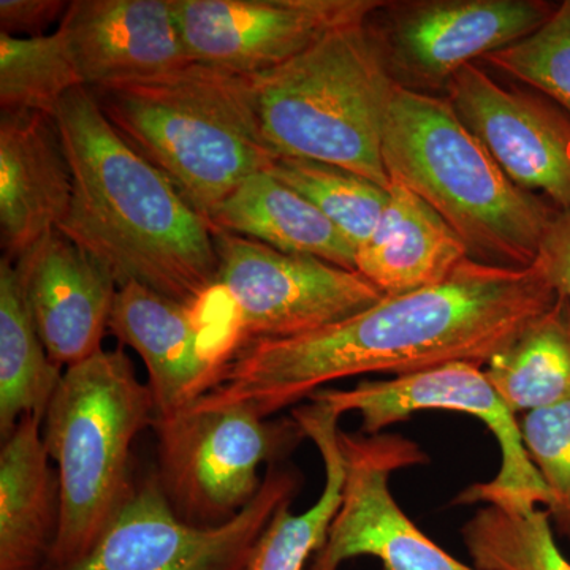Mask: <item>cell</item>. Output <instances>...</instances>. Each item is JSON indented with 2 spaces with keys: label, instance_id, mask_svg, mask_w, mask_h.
Returning a JSON list of instances; mask_svg holds the SVG:
<instances>
[{
  "label": "cell",
  "instance_id": "obj_4",
  "mask_svg": "<svg viewBox=\"0 0 570 570\" xmlns=\"http://www.w3.org/2000/svg\"><path fill=\"white\" fill-rule=\"evenodd\" d=\"M390 179L419 195L474 261L530 268L558 209L517 186L448 97L396 86L382 142Z\"/></svg>",
  "mask_w": 570,
  "mask_h": 570
},
{
  "label": "cell",
  "instance_id": "obj_18",
  "mask_svg": "<svg viewBox=\"0 0 570 570\" xmlns=\"http://www.w3.org/2000/svg\"><path fill=\"white\" fill-rule=\"evenodd\" d=\"M108 330L145 363L156 417L193 406L223 365V354L206 351L198 311L141 284L118 288Z\"/></svg>",
  "mask_w": 570,
  "mask_h": 570
},
{
  "label": "cell",
  "instance_id": "obj_17",
  "mask_svg": "<svg viewBox=\"0 0 570 570\" xmlns=\"http://www.w3.org/2000/svg\"><path fill=\"white\" fill-rule=\"evenodd\" d=\"M73 195V175L55 116L0 111V242L20 261L58 230Z\"/></svg>",
  "mask_w": 570,
  "mask_h": 570
},
{
  "label": "cell",
  "instance_id": "obj_31",
  "mask_svg": "<svg viewBox=\"0 0 570 570\" xmlns=\"http://www.w3.org/2000/svg\"><path fill=\"white\" fill-rule=\"evenodd\" d=\"M534 265L557 294L570 299V212L558 213L551 220Z\"/></svg>",
  "mask_w": 570,
  "mask_h": 570
},
{
  "label": "cell",
  "instance_id": "obj_15",
  "mask_svg": "<svg viewBox=\"0 0 570 570\" xmlns=\"http://www.w3.org/2000/svg\"><path fill=\"white\" fill-rule=\"evenodd\" d=\"M58 31L89 89L151 80L194 62L171 0H73Z\"/></svg>",
  "mask_w": 570,
  "mask_h": 570
},
{
  "label": "cell",
  "instance_id": "obj_28",
  "mask_svg": "<svg viewBox=\"0 0 570 570\" xmlns=\"http://www.w3.org/2000/svg\"><path fill=\"white\" fill-rule=\"evenodd\" d=\"M483 62L542 92L570 115V0L558 3L538 31Z\"/></svg>",
  "mask_w": 570,
  "mask_h": 570
},
{
  "label": "cell",
  "instance_id": "obj_24",
  "mask_svg": "<svg viewBox=\"0 0 570 570\" xmlns=\"http://www.w3.org/2000/svg\"><path fill=\"white\" fill-rule=\"evenodd\" d=\"M487 376L513 414L570 400V299L535 317L487 363Z\"/></svg>",
  "mask_w": 570,
  "mask_h": 570
},
{
  "label": "cell",
  "instance_id": "obj_22",
  "mask_svg": "<svg viewBox=\"0 0 570 570\" xmlns=\"http://www.w3.org/2000/svg\"><path fill=\"white\" fill-rule=\"evenodd\" d=\"M292 417L305 436L316 444L324 460V490L316 504L306 512H292V502L277 510L258 539L246 570H305L311 557L324 547L343 501L346 461L337 428L340 415L326 404L311 401L306 406L295 409Z\"/></svg>",
  "mask_w": 570,
  "mask_h": 570
},
{
  "label": "cell",
  "instance_id": "obj_30",
  "mask_svg": "<svg viewBox=\"0 0 570 570\" xmlns=\"http://www.w3.org/2000/svg\"><path fill=\"white\" fill-rule=\"evenodd\" d=\"M69 2L61 0H2L0 2V33L18 39H37L63 17Z\"/></svg>",
  "mask_w": 570,
  "mask_h": 570
},
{
  "label": "cell",
  "instance_id": "obj_7",
  "mask_svg": "<svg viewBox=\"0 0 570 570\" xmlns=\"http://www.w3.org/2000/svg\"><path fill=\"white\" fill-rule=\"evenodd\" d=\"M154 474L176 515L194 527H220L257 497L262 464L273 466L305 439L294 417L264 419L246 406L154 417Z\"/></svg>",
  "mask_w": 570,
  "mask_h": 570
},
{
  "label": "cell",
  "instance_id": "obj_23",
  "mask_svg": "<svg viewBox=\"0 0 570 570\" xmlns=\"http://www.w3.org/2000/svg\"><path fill=\"white\" fill-rule=\"evenodd\" d=\"M63 371L33 325L17 266L0 262V436L28 415L43 420Z\"/></svg>",
  "mask_w": 570,
  "mask_h": 570
},
{
  "label": "cell",
  "instance_id": "obj_13",
  "mask_svg": "<svg viewBox=\"0 0 570 570\" xmlns=\"http://www.w3.org/2000/svg\"><path fill=\"white\" fill-rule=\"evenodd\" d=\"M195 62L235 73H264L330 32L370 20L381 0H171Z\"/></svg>",
  "mask_w": 570,
  "mask_h": 570
},
{
  "label": "cell",
  "instance_id": "obj_21",
  "mask_svg": "<svg viewBox=\"0 0 570 570\" xmlns=\"http://www.w3.org/2000/svg\"><path fill=\"white\" fill-rule=\"evenodd\" d=\"M230 232L287 254L309 255L356 272V249L332 220L268 171L239 184L212 220Z\"/></svg>",
  "mask_w": 570,
  "mask_h": 570
},
{
  "label": "cell",
  "instance_id": "obj_1",
  "mask_svg": "<svg viewBox=\"0 0 570 570\" xmlns=\"http://www.w3.org/2000/svg\"><path fill=\"white\" fill-rule=\"evenodd\" d=\"M557 298L535 265L468 257L442 283L384 296L316 332L232 346L212 387L189 409L246 406L269 419L347 377L406 376L456 362L487 366Z\"/></svg>",
  "mask_w": 570,
  "mask_h": 570
},
{
  "label": "cell",
  "instance_id": "obj_26",
  "mask_svg": "<svg viewBox=\"0 0 570 570\" xmlns=\"http://www.w3.org/2000/svg\"><path fill=\"white\" fill-rule=\"evenodd\" d=\"M549 510L480 509L461 534L479 570H570L551 530Z\"/></svg>",
  "mask_w": 570,
  "mask_h": 570
},
{
  "label": "cell",
  "instance_id": "obj_6",
  "mask_svg": "<svg viewBox=\"0 0 570 570\" xmlns=\"http://www.w3.org/2000/svg\"><path fill=\"white\" fill-rule=\"evenodd\" d=\"M370 20L330 32L253 80L277 157L336 165L387 189L382 142L397 82Z\"/></svg>",
  "mask_w": 570,
  "mask_h": 570
},
{
  "label": "cell",
  "instance_id": "obj_5",
  "mask_svg": "<svg viewBox=\"0 0 570 570\" xmlns=\"http://www.w3.org/2000/svg\"><path fill=\"white\" fill-rule=\"evenodd\" d=\"M154 417L151 390L122 348H102L63 371L41 423L61 491L47 570L85 558L134 497V444Z\"/></svg>",
  "mask_w": 570,
  "mask_h": 570
},
{
  "label": "cell",
  "instance_id": "obj_16",
  "mask_svg": "<svg viewBox=\"0 0 570 570\" xmlns=\"http://www.w3.org/2000/svg\"><path fill=\"white\" fill-rule=\"evenodd\" d=\"M33 325L62 370L102 351L118 284L59 230L14 262Z\"/></svg>",
  "mask_w": 570,
  "mask_h": 570
},
{
  "label": "cell",
  "instance_id": "obj_3",
  "mask_svg": "<svg viewBox=\"0 0 570 570\" xmlns=\"http://www.w3.org/2000/svg\"><path fill=\"white\" fill-rule=\"evenodd\" d=\"M91 91L116 132L209 224L239 184L277 159L247 75L194 61Z\"/></svg>",
  "mask_w": 570,
  "mask_h": 570
},
{
  "label": "cell",
  "instance_id": "obj_9",
  "mask_svg": "<svg viewBox=\"0 0 570 570\" xmlns=\"http://www.w3.org/2000/svg\"><path fill=\"white\" fill-rule=\"evenodd\" d=\"M299 487L296 469L273 464L243 512L220 527L200 528L176 515L149 475L85 558L51 570H246L269 521Z\"/></svg>",
  "mask_w": 570,
  "mask_h": 570
},
{
  "label": "cell",
  "instance_id": "obj_10",
  "mask_svg": "<svg viewBox=\"0 0 570 570\" xmlns=\"http://www.w3.org/2000/svg\"><path fill=\"white\" fill-rule=\"evenodd\" d=\"M219 288L234 303L236 340H283L316 332L362 313L384 298L358 272L309 255L213 230ZM227 347V348H228Z\"/></svg>",
  "mask_w": 570,
  "mask_h": 570
},
{
  "label": "cell",
  "instance_id": "obj_29",
  "mask_svg": "<svg viewBox=\"0 0 570 570\" xmlns=\"http://www.w3.org/2000/svg\"><path fill=\"white\" fill-rule=\"evenodd\" d=\"M524 449L551 494L550 515L570 534V400L520 419Z\"/></svg>",
  "mask_w": 570,
  "mask_h": 570
},
{
  "label": "cell",
  "instance_id": "obj_27",
  "mask_svg": "<svg viewBox=\"0 0 570 570\" xmlns=\"http://www.w3.org/2000/svg\"><path fill=\"white\" fill-rule=\"evenodd\" d=\"M81 86L61 32L37 39L0 33V111L56 116L63 97Z\"/></svg>",
  "mask_w": 570,
  "mask_h": 570
},
{
  "label": "cell",
  "instance_id": "obj_8",
  "mask_svg": "<svg viewBox=\"0 0 570 570\" xmlns=\"http://www.w3.org/2000/svg\"><path fill=\"white\" fill-rule=\"evenodd\" d=\"M309 401L326 404L340 417L356 412L367 436L422 411L459 412L479 419L498 441L501 468L497 478L472 485L459 501L487 502L509 510L551 505L550 491L524 449L520 422L483 366L449 363L385 381H363L351 390H318Z\"/></svg>",
  "mask_w": 570,
  "mask_h": 570
},
{
  "label": "cell",
  "instance_id": "obj_11",
  "mask_svg": "<svg viewBox=\"0 0 570 570\" xmlns=\"http://www.w3.org/2000/svg\"><path fill=\"white\" fill-rule=\"evenodd\" d=\"M558 3L546 0L385 2L373 24L393 78L404 88H448L461 69L527 39Z\"/></svg>",
  "mask_w": 570,
  "mask_h": 570
},
{
  "label": "cell",
  "instance_id": "obj_20",
  "mask_svg": "<svg viewBox=\"0 0 570 570\" xmlns=\"http://www.w3.org/2000/svg\"><path fill=\"white\" fill-rule=\"evenodd\" d=\"M41 423L28 415L2 439L0 570H47L58 539L61 491Z\"/></svg>",
  "mask_w": 570,
  "mask_h": 570
},
{
  "label": "cell",
  "instance_id": "obj_25",
  "mask_svg": "<svg viewBox=\"0 0 570 570\" xmlns=\"http://www.w3.org/2000/svg\"><path fill=\"white\" fill-rule=\"evenodd\" d=\"M266 171L316 206L355 249L371 238L387 205L389 187L336 165L277 157Z\"/></svg>",
  "mask_w": 570,
  "mask_h": 570
},
{
  "label": "cell",
  "instance_id": "obj_14",
  "mask_svg": "<svg viewBox=\"0 0 570 570\" xmlns=\"http://www.w3.org/2000/svg\"><path fill=\"white\" fill-rule=\"evenodd\" d=\"M448 99L504 174L570 212V115L530 86H504L478 63L449 81Z\"/></svg>",
  "mask_w": 570,
  "mask_h": 570
},
{
  "label": "cell",
  "instance_id": "obj_19",
  "mask_svg": "<svg viewBox=\"0 0 570 570\" xmlns=\"http://www.w3.org/2000/svg\"><path fill=\"white\" fill-rule=\"evenodd\" d=\"M468 257L466 245L444 217L390 179L376 230L356 249V272L385 296H395L442 283Z\"/></svg>",
  "mask_w": 570,
  "mask_h": 570
},
{
  "label": "cell",
  "instance_id": "obj_2",
  "mask_svg": "<svg viewBox=\"0 0 570 570\" xmlns=\"http://www.w3.org/2000/svg\"><path fill=\"white\" fill-rule=\"evenodd\" d=\"M55 118L73 175L58 230L118 287L141 284L200 309L219 288L212 224L116 132L91 89L67 94Z\"/></svg>",
  "mask_w": 570,
  "mask_h": 570
},
{
  "label": "cell",
  "instance_id": "obj_12",
  "mask_svg": "<svg viewBox=\"0 0 570 570\" xmlns=\"http://www.w3.org/2000/svg\"><path fill=\"white\" fill-rule=\"evenodd\" d=\"M340 441L346 461L343 501L309 570H340L356 557L377 558L385 570H479L423 534L393 498L392 472L425 461L417 445L400 436L343 431Z\"/></svg>",
  "mask_w": 570,
  "mask_h": 570
}]
</instances>
